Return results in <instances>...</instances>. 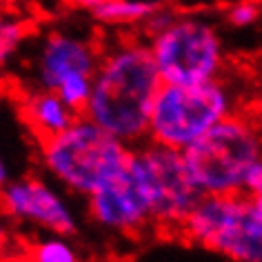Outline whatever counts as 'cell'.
Segmentation results:
<instances>
[{"label": "cell", "instance_id": "13", "mask_svg": "<svg viewBox=\"0 0 262 262\" xmlns=\"http://www.w3.org/2000/svg\"><path fill=\"white\" fill-rule=\"evenodd\" d=\"M94 89V74H71L62 78L60 84L56 87V94L76 111L78 116H84Z\"/></svg>", "mask_w": 262, "mask_h": 262}, {"label": "cell", "instance_id": "9", "mask_svg": "<svg viewBox=\"0 0 262 262\" xmlns=\"http://www.w3.org/2000/svg\"><path fill=\"white\" fill-rule=\"evenodd\" d=\"M0 202H3L5 211L14 218L36 222V225L60 235L76 231V218L71 209L64 205L54 189H49L45 182L36 178H25L5 185Z\"/></svg>", "mask_w": 262, "mask_h": 262}, {"label": "cell", "instance_id": "10", "mask_svg": "<svg viewBox=\"0 0 262 262\" xmlns=\"http://www.w3.org/2000/svg\"><path fill=\"white\" fill-rule=\"evenodd\" d=\"M98 62L100 56L94 45L74 36L51 34L38 60V82L42 89L56 91L62 78L71 74H96Z\"/></svg>", "mask_w": 262, "mask_h": 262}, {"label": "cell", "instance_id": "2", "mask_svg": "<svg viewBox=\"0 0 262 262\" xmlns=\"http://www.w3.org/2000/svg\"><path fill=\"white\" fill-rule=\"evenodd\" d=\"M40 154L64 187L87 198L120 176L131 158L127 142L87 116H78L64 131L40 142Z\"/></svg>", "mask_w": 262, "mask_h": 262}, {"label": "cell", "instance_id": "16", "mask_svg": "<svg viewBox=\"0 0 262 262\" xmlns=\"http://www.w3.org/2000/svg\"><path fill=\"white\" fill-rule=\"evenodd\" d=\"M258 7L249 0H242V3H235L231 9H229V23L235 25V27H247V25H253L258 20Z\"/></svg>", "mask_w": 262, "mask_h": 262}, {"label": "cell", "instance_id": "21", "mask_svg": "<svg viewBox=\"0 0 262 262\" xmlns=\"http://www.w3.org/2000/svg\"><path fill=\"white\" fill-rule=\"evenodd\" d=\"M0 3H3V0H0Z\"/></svg>", "mask_w": 262, "mask_h": 262}, {"label": "cell", "instance_id": "8", "mask_svg": "<svg viewBox=\"0 0 262 262\" xmlns=\"http://www.w3.org/2000/svg\"><path fill=\"white\" fill-rule=\"evenodd\" d=\"M89 213L100 227L124 235L154 227L151 207L129 169L89 195Z\"/></svg>", "mask_w": 262, "mask_h": 262}, {"label": "cell", "instance_id": "7", "mask_svg": "<svg viewBox=\"0 0 262 262\" xmlns=\"http://www.w3.org/2000/svg\"><path fill=\"white\" fill-rule=\"evenodd\" d=\"M151 54L165 82L198 84L215 80L225 64L220 36L200 18L176 16L151 36Z\"/></svg>", "mask_w": 262, "mask_h": 262}, {"label": "cell", "instance_id": "19", "mask_svg": "<svg viewBox=\"0 0 262 262\" xmlns=\"http://www.w3.org/2000/svg\"><path fill=\"white\" fill-rule=\"evenodd\" d=\"M255 114H258V118H260V122H262V100H260V107L255 109Z\"/></svg>", "mask_w": 262, "mask_h": 262}, {"label": "cell", "instance_id": "17", "mask_svg": "<svg viewBox=\"0 0 262 262\" xmlns=\"http://www.w3.org/2000/svg\"><path fill=\"white\" fill-rule=\"evenodd\" d=\"M71 5H78V7H87V9H94L98 7L100 3H104V0H69Z\"/></svg>", "mask_w": 262, "mask_h": 262}, {"label": "cell", "instance_id": "15", "mask_svg": "<svg viewBox=\"0 0 262 262\" xmlns=\"http://www.w3.org/2000/svg\"><path fill=\"white\" fill-rule=\"evenodd\" d=\"M27 34L23 23H9V20H0V64L14 54L16 47L20 45V40Z\"/></svg>", "mask_w": 262, "mask_h": 262}, {"label": "cell", "instance_id": "14", "mask_svg": "<svg viewBox=\"0 0 262 262\" xmlns=\"http://www.w3.org/2000/svg\"><path fill=\"white\" fill-rule=\"evenodd\" d=\"M29 258L36 262H74L76 253L67 242L58 240V238H49L34 245L29 249Z\"/></svg>", "mask_w": 262, "mask_h": 262}, {"label": "cell", "instance_id": "18", "mask_svg": "<svg viewBox=\"0 0 262 262\" xmlns=\"http://www.w3.org/2000/svg\"><path fill=\"white\" fill-rule=\"evenodd\" d=\"M7 185V167H5V162L0 160V189Z\"/></svg>", "mask_w": 262, "mask_h": 262}, {"label": "cell", "instance_id": "4", "mask_svg": "<svg viewBox=\"0 0 262 262\" xmlns=\"http://www.w3.org/2000/svg\"><path fill=\"white\" fill-rule=\"evenodd\" d=\"M180 233L225 258L262 262V211L249 193H205Z\"/></svg>", "mask_w": 262, "mask_h": 262}, {"label": "cell", "instance_id": "1", "mask_svg": "<svg viewBox=\"0 0 262 262\" xmlns=\"http://www.w3.org/2000/svg\"><path fill=\"white\" fill-rule=\"evenodd\" d=\"M162 76L151 47L124 40L102 54L84 116L127 145L149 138V122Z\"/></svg>", "mask_w": 262, "mask_h": 262}, {"label": "cell", "instance_id": "6", "mask_svg": "<svg viewBox=\"0 0 262 262\" xmlns=\"http://www.w3.org/2000/svg\"><path fill=\"white\" fill-rule=\"evenodd\" d=\"M233 114V98L218 78L198 84L162 82L151 109L149 140L185 151Z\"/></svg>", "mask_w": 262, "mask_h": 262}, {"label": "cell", "instance_id": "12", "mask_svg": "<svg viewBox=\"0 0 262 262\" xmlns=\"http://www.w3.org/2000/svg\"><path fill=\"white\" fill-rule=\"evenodd\" d=\"M160 5L151 0H104L91 9L96 20L104 25H127V23H145Z\"/></svg>", "mask_w": 262, "mask_h": 262}, {"label": "cell", "instance_id": "5", "mask_svg": "<svg viewBox=\"0 0 262 262\" xmlns=\"http://www.w3.org/2000/svg\"><path fill=\"white\" fill-rule=\"evenodd\" d=\"M127 169L151 207L154 227L180 233L187 215L205 195L193 180L185 151L149 140V145L136 151L131 149Z\"/></svg>", "mask_w": 262, "mask_h": 262}, {"label": "cell", "instance_id": "20", "mask_svg": "<svg viewBox=\"0 0 262 262\" xmlns=\"http://www.w3.org/2000/svg\"><path fill=\"white\" fill-rule=\"evenodd\" d=\"M3 240H5V229L0 227V245H3Z\"/></svg>", "mask_w": 262, "mask_h": 262}, {"label": "cell", "instance_id": "3", "mask_svg": "<svg viewBox=\"0 0 262 262\" xmlns=\"http://www.w3.org/2000/svg\"><path fill=\"white\" fill-rule=\"evenodd\" d=\"M185 158L202 193H245L249 171L262 160L258 114H229L185 149Z\"/></svg>", "mask_w": 262, "mask_h": 262}, {"label": "cell", "instance_id": "11", "mask_svg": "<svg viewBox=\"0 0 262 262\" xmlns=\"http://www.w3.org/2000/svg\"><path fill=\"white\" fill-rule=\"evenodd\" d=\"M20 118L34 134L36 142L54 138L64 131L78 118V114L62 100L56 91L42 89L36 94H29L20 104Z\"/></svg>", "mask_w": 262, "mask_h": 262}]
</instances>
